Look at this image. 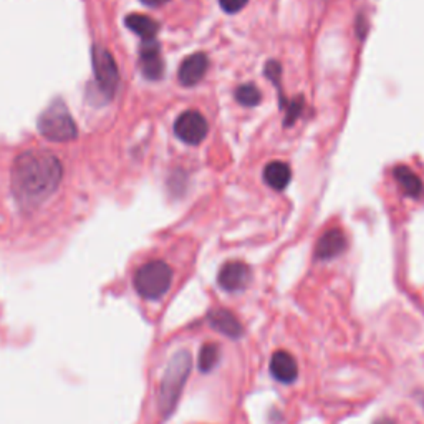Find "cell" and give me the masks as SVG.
Masks as SVG:
<instances>
[{
    "instance_id": "6da1fadb",
    "label": "cell",
    "mask_w": 424,
    "mask_h": 424,
    "mask_svg": "<svg viewBox=\"0 0 424 424\" xmlns=\"http://www.w3.org/2000/svg\"><path fill=\"white\" fill-rule=\"evenodd\" d=\"M63 176L58 157L45 150H30L15 157L12 192L22 206H37L57 191Z\"/></svg>"
},
{
    "instance_id": "7a4b0ae2",
    "label": "cell",
    "mask_w": 424,
    "mask_h": 424,
    "mask_svg": "<svg viewBox=\"0 0 424 424\" xmlns=\"http://www.w3.org/2000/svg\"><path fill=\"white\" fill-rule=\"evenodd\" d=\"M192 368V356L187 350H180L167 361L165 375L160 385L157 405L162 416H170L176 410L181 393Z\"/></svg>"
},
{
    "instance_id": "3957f363",
    "label": "cell",
    "mask_w": 424,
    "mask_h": 424,
    "mask_svg": "<svg viewBox=\"0 0 424 424\" xmlns=\"http://www.w3.org/2000/svg\"><path fill=\"white\" fill-rule=\"evenodd\" d=\"M133 284L143 299L157 300L170 290L172 284V270L162 260H151L136 270Z\"/></svg>"
},
{
    "instance_id": "277c9868",
    "label": "cell",
    "mask_w": 424,
    "mask_h": 424,
    "mask_svg": "<svg viewBox=\"0 0 424 424\" xmlns=\"http://www.w3.org/2000/svg\"><path fill=\"white\" fill-rule=\"evenodd\" d=\"M38 133L43 138L55 143L73 141L78 130L73 118H71L68 108L61 100H55L48 105V108L40 115Z\"/></svg>"
},
{
    "instance_id": "5b68a950",
    "label": "cell",
    "mask_w": 424,
    "mask_h": 424,
    "mask_svg": "<svg viewBox=\"0 0 424 424\" xmlns=\"http://www.w3.org/2000/svg\"><path fill=\"white\" fill-rule=\"evenodd\" d=\"M91 58H93V70L96 85L105 98L111 100L116 95L120 85V71L116 66V61L108 50L95 45L91 50Z\"/></svg>"
},
{
    "instance_id": "8992f818",
    "label": "cell",
    "mask_w": 424,
    "mask_h": 424,
    "mask_svg": "<svg viewBox=\"0 0 424 424\" xmlns=\"http://www.w3.org/2000/svg\"><path fill=\"white\" fill-rule=\"evenodd\" d=\"M175 133L186 145H199L206 140L209 125L204 116L196 110L184 111L175 123Z\"/></svg>"
},
{
    "instance_id": "52a82bcc",
    "label": "cell",
    "mask_w": 424,
    "mask_h": 424,
    "mask_svg": "<svg viewBox=\"0 0 424 424\" xmlns=\"http://www.w3.org/2000/svg\"><path fill=\"white\" fill-rule=\"evenodd\" d=\"M250 280H252V270L241 260L224 264L217 275V282L226 292H241L249 287Z\"/></svg>"
},
{
    "instance_id": "ba28073f",
    "label": "cell",
    "mask_w": 424,
    "mask_h": 424,
    "mask_svg": "<svg viewBox=\"0 0 424 424\" xmlns=\"http://www.w3.org/2000/svg\"><path fill=\"white\" fill-rule=\"evenodd\" d=\"M140 65L143 75H145L148 80H160L162 73H165V61L161 58L160 43L156 42V38L145 40V42H143Z\"/></svg>"
},
{
    "instance_id": "9c48e42d",
    "label": "cell",
    "mask_w": 424,
    "mask_h": 424,
    "mask_svg": "<svg viewBox=\"0 0 424 424\" xmlns=\"http://www.w3.org/2000/svg\"><path fill=\"white\" fill-rule=\"evenodd\" d=\"M209 68V58L206 53H192L180 66L177 71V78L182 86H194L201 81L207 73Z\"/></svg>"
},
{
    "instance_id": "30bf717a",
    "label": "cell",
    "mask_w": 424,
    "mask_h": 424,
    "mask_svg": "<svg viewBox=\"0 0 424 424\" xmlns=\"http://www.w3.org/2000/svg\"><path fill=\"white\" fill-rule=\"evenodd\" d=\"M348 247L345 232L341 229H330L319 239L315 247V257L321 260H330L341 255Z\"/></svg>"
},
{
    "instance_id": "8fae6325",
    "label": "cell",
    "mask_w": 424,
    "mask_h": 424,
    "mask_svg": "<svg viewBox=\"0 0 424 424\" xmlns=\"http://www.w3.org/2000/svg\"><path fill=\"white\" fill-rule=\"evenodd\" d=\"M270 375L277 381L284 383V385H290V383H294L299 376L297 361H295V358L289 351H275L272 358H270Z\"/></svg>"
},
{
    "instance_id": "7c38bea8",
    "label": "cell",
    "mask_w": 424,
    "mask_h": 424,
    "mask_svg": "<svg viewBox=\"0 0 424 424\" xmlns=\"http://www.w3.org/2000/svg\"><path fill=\"white\" fill-rule=\"evenodd\" d=\"M209 324L212 329L221 331L222 335L229 336V338H241L244 335V326L241 320L237 319L232 311L226 309H216L209 314Z\"/></svg>"
},
{
    "instance_id": "4fadbf2b",
    "label": "cell",
    "mask_w": 424,
    "mask_h": 424,
    "mask_svg": "<svg viewBox=\"0 0 424 424\" xmlns=\"http://www.w3.org/2000/svg\"><path fill=\"white\" fill-rule=\"evenodd\" d=\"M264 180L275 191H284L289 186L290 180H292V170H290L287 162L272 161L265 166Z\"/></svg>"
},
{
    "instance_id": "5bb4252c",
    "label": "cell",
    "mask_w": 424,
    "mask_h": 424,
    "mask_svg": "<svg viewBox=\"0 0 424 424\" xmlns=\"http://www.w3.org/2000/svg\"><path fill=\"white\" fill-rule=\"evenodd\" d=\"M126 27L133 30L136 35H140L143 40H152L156 38L157 30H160V24L156 20H152L148 15L141 14H131L126 17Z\"/></svg>"
},
{
    "instance_id": "9a60e30c",
    "label": "cell",
    "mask_w": 424,
    "mask_h": 424,
    "mask_svg": "<svg viewBox=\"0 0 424 424\" xmlns=\"http://www.w3.org/2000/svg\"><path fill=\"white\" fill-rule=\"evenodd\" d=\"M395 180L400 184L403 192L410 197H420L424 192L423 181L408 166H398L395 170Z\"/></svg>"
},
{
    "instance_id": "2e32d148",
    "label": "cell",
    "mask_w": 424,
    "mask_h": 424,
    "mask_svg": "<svg viewBox=\"0 0 424 424\" xmlns=\"http://www.w3.org/2000/svg\"><path fill=\"white\" fill-rule=\"evenodd\" d=\"M219 361V348L216 343H204L201 351H199V370L202 373H209Z\"/></svg>"
},
{
    "instance_id": "e0dca14e",
    "label": "cell",
    "mask_w": 424,
    "mask_h": 424,
    "mask_svg": "<svg viewBox=\"0 0 424 424\" xmlns=\"http://www.w3.org/2000/svg\"><path fill=\"white\" fill-rule=\"evenodd\" d=\"M236 100L244 106H257L260 100H262V93H260V90L252 83L241 85L236 90Z\"/></svg>"
},
{
    "instance_id": "ac0fdd59",
    "label": "cell",
    "mask_w": 424,
    "mask_h": 424,
    "mask_svg": "<svg viewBox=\"0 0 424 424\" xmlns=\"http://www.w3.org/2000/svg\"><path fill=\"white\" fill-rule=\"evenodd\" d=\"M302 108H304V100L302 98H295L287 108V118H285V121H284L285 125H287V126L292 125V123L299 118L300 113H302Z\"/></svg>"
},
{
    "instance_id": "d6986e66",
    "label": "cell",
    "mask_w": 424,
    "mask_h": 424,
    "mask_svg": "<svg viewBox=\"0 0 424 424\" xmlns=\"http://www.w3.org/2000/svg\"><path fill=\"white\" fill-rule=\"evenodd\" d=\"M249 0H219L221 7L226 10L227 14H236L241 12V10L247 5Z\"/></svg>"
},
{
    "instance_id": "ffe728a7",
    "label": "cell",
    "mask_w": 424,
    "mask_h": 424,
    "mask_svg": "<svg viewBox=\"0 0 424 424\" xmlns=\"http://www.w3.org/2000/svg\"><path fill=\"white\" fill-rule=\"evenodd\" d=\"M141 2L148 5V7H162V5L170 2V0H141Z\"/></svg>"
},
{
    "instance_id": "44dd1931",
    "label": "cell",
    "mask_w": 424,
    "mask_h": 424,
    "mask_svg": "<svg viewBox=\"0 0 424 424\" xmlns=\"http://www.w3.org/2000/svg\"><path fill=\"white\" fill-rule=\"evenodd\" d=\"M373 424H396V421L391 420V418H388V416H383V418H380V420H376Z\"/></svg>"
},
{
    "instance_id": "7402d4cb",
    "label": "cell",
    "mask_w": 424,
    "mask_h": 424,
    "mask_svg": "<svg viewBox=\"0 0 424 424\" xmlns=\"http://www.w3.org/2000/svg\"><path fill=\"white\" fill-rule=\"evenodd\" d=\"M421 403H423V406H424V396L421 398Z\"/></svg>"
}]
</instances>
